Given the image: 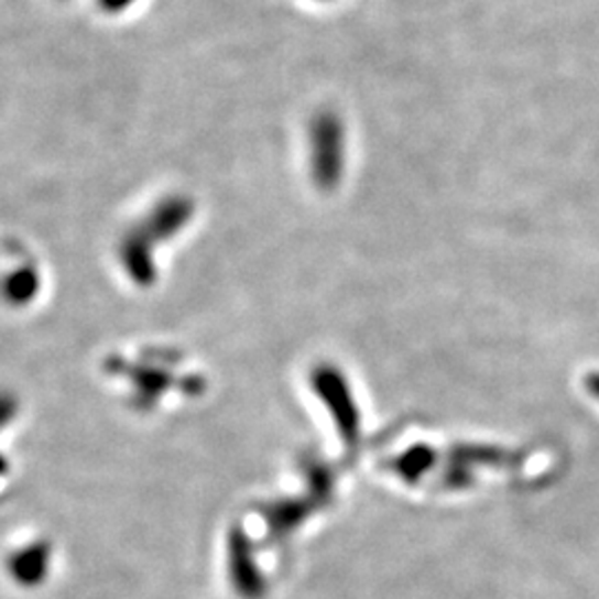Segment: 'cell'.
Returning <instances> with one entry per match:
<instances>
[{
    "label": "cell",
    "instance_id": "2",
    "mask_svg": "<svg viewBox=\"0 0 599 599\" xmlns=\"http://www.w3.org/2000/svg\"><path fill=\"white\" fill-rule=\"evenodd\" d=\"M36 273L30 271V269H23V271H17L12 277H8V284H6V293L10 300H14V303H28V300L36 293Z\"/></svg>",
    "mask_w": 599,
    "mask_h": 599
},
{
    "label": "cell",
    "instance_id": "3",
    "mask_svg": "<svg viewBox=\"0 0 599 599\" xmlns=\"http://www.w3.org/2000/svg\"><path fill=\"white\" fill-rule=\"evenodd\" d=\"M586 389H588V393H590L592 397L599 400V373H590V375L586 378Z\"/></svg>",
    "mask_w": 599,
    "mask_h": 599
},
{
    "label": "cell",
    "instance_id": "1",
    "mask_svg": "<svg viewBox=\"0 0 599 599\" xmlns=\"http://www.w3.org/2000/svg\"><path fill=\"white\" fill-rule=\"evenodd\" d=\"M52 564V548L45 542L23 546L8 559V573L12 579L25 588L41 586L47 579Z\"/></svg>",
    "mask_w": 599,
    "mask_h": 599
},
{
    "label": "cell",
    "instance_id": "4",
    "mask_svg": "<svg viewBox=\"0 0 599 599\" xmlns=\"http://www.w3.org/2000/svg\"><path fill=\"white\" fill-rule=\"evenodd\" d=\"M127 3H129V0H102V6L109 8V10H120Z\"/></svg>",
    "mask_w": 599,
    "mask_h": 599
}]
</instances>
